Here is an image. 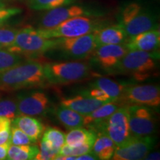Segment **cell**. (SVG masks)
Wrapping results in <instances>:
<instances>
[{
    "mask_svg": "<svg viewBox=\"0 0 160 160\" xmlns=\"http://www.w3.org/2000/svg\"><path fill=\"white\" fill-rule=\"evenodd\" d=\"M44 65L37 61L21 62L0 72V92H11L45 85Z\"/></svg>",
    "mask_w": 160,
    "mask_h": 160,
    "instance_id": "6da1fadb",
    "label": "cell"
},
{
    "mask_svg": "<svg viewBox=\"0 0 160 160\" xmlns=\"http://www.w3.org/2000/svg\"><path fill=\"white\" fill-rule=\"evenodd\" d=\"M159 54L155 51H128L120 59L113 71L131 75L137 81L151 77L157 69Z\"/></svg>",
    "mask_w": 160,
    "mask_h": 160,
    "instance_id": "7a4b0ae2",
    "label": "cell"
},
{
    "mask_svg": "<svg viewBox=\"0 0 160 160\" xmlns=\"http://www.w3.org/2000/svg\"><path fill=\"white\" fill-rule=\"evenodd\" d=\"M119 25L128 37H133L158 28L157 16L140 3L131 2L122 10Z\"/></svg>",
    "mask_w": 160,
    "mask_h": 160,
    "instance_id": "3957f363",
    "label": "cell"
},
{
    "mask_svg": "<svg viewBox=\"0 0 160 160\" xmlns=\"http://www.w3.org/2000/svg\"><path fill=\"white\" fill-rule=\"evenodd\" d=\"M47 82L53 85H68L80 82L91 76L88 63L80 62L48 63L44 65Z\"/></svg>",
    "mask_w": 160,
    "mask_h": 160,
    "instance_id": "277c9868",
    "label": "cell"
},
{
    "mask_svg": "<svg viewBox=\"0 0 160 160\" xmlns=\"http://www.w3.org/2000/svg\"><path fill=\"white\" fill-rule=\"evenodd\" d=\"M57 45V39L43 37L39 30L31 26L18 31L15 40L8 51L23 56H37L51 51Z\"/></svg>",
    "mask_w": 160,
    "mask_h": 160,
    "instance_id": "5b68a950",
    "label": "cell"
},
{
    "mask_svg": "<svg viewBox=\"0 0 160 160\" xmlns=\"http://www.w3.org/2000/svg\"><path fill=\"white\" fill-rule=\"evenodd\" d=\"M101 24L97 20L86 16L70 18L53 28L38 29L43 37L48 39L73 38L92 33L100 28Z\"/></svg>",
    "mask_w": 160,
    "mask_h": 160,
    "instance_id": "8992f818",
    "label": "cell"
},
{
    "mask_svg": "<svg viewBox=\"0 0 160 160\" xmlns=\"http://www.w3.org/2000/svg\"><path fill=\"white\" fill-rule=\"evenodd\" d=\"M97 48L93 33L73 38H59L53 49L59 51L62 57L72 59H84L92 55Z\"/></svg>",
    "mask_w": 160,
    "mask_h": 160,
    "instance_id": "52a82bcc",
    "label": "cell"
},
{
    "mask_svg": "<svg viewBox=\"0 0 160 160\" xmlns=\"http://www.w3.org/2000/svg\"><path fill=\"white\" fill-rule=\"evenodd\" d=\"M131 135L151 136L157 130V118L148 106L132 105L128 107Z\"/></svg>",
    "mask_w": 160,
    "mask_h": 160,
    "instance_id": "ba28073f",
    "label": "cell"
},
{
    "mask_svg": "<svg viewBox=\"0 0 160 160\" xmlns=\"http://www.w3.org/2000/svg\"><path fill=\"white\" fill-rule=\"evenodd\" d=\"M104 133L112 139L116 146L125 143L131 137L128 107H119L102 125L98 133Z\"/></svg>",
    "mask_w": 160,
    "mask_h": 160,
    "instance_id": "9c48e42d",
    "label": "cell"
},
{
    "mask_svg": "<svg viewBox=\"0 0 160 160\" xmlns=\"http://www.w3.org/2000/svg\"><path fill=\"white\" fill-rule=\"evenodd\" d=\"M155 142V139L151 136H131L125 143L116 147L111 159L139 160L145 159L153 148Z\"/></svg>",
    "mask_w": 160,
    "mask_h": 160,
    "instance_id": "30bf717a",
    "label": "cell"
},
{
    "mask_svg": "<svg viewBox=\"0 0 160 160\" xmlns=\"http://www.w3.org/2000/svg\"><path fill=\"white\" fill-rule=\"evenodd\" d=\"M119 99L133 105L158 107L160 105V89L154 85L126 86Z\"/></svg>",
    "mask_w": 160,
    "mask_h": 160,
    "instance_id": "8fae6325",
    "label": "cell"
},
{
    "mask_svg": "<svg viewBox=\"0 0 160 160\" xmlns=\"http://www.w3.org/2000/svg\"><path fill=\"white\" fill-rule=\"evenodd\" d=\"M17 99L19 116L39 117L44 115L50 105L46 93L39 91L22 93L18 96Z\"/></svg>",
    "mask_w": 160,
    "mask_h": 160,
    "instance_id": "7c38bea8",
    "label": "cell"
},
{
    "mask_svg": "<svg viewBox=\"0 0 160 160\" xmlns=\"http://www.w3.org/2000/svg\"><path fill=\"white\" fill-rule=\"evenodd\" d=\"M91 12L79 5L63 6L49 10L42 16L39 22V29L53 28L70 18L79 16H91Z\"/></svg>",
    "mask_w": 160,
    "mask_h": 160,
    "instance_id": "4fadbf2b",
    "label": "cell"
},
{
    "mask_svg": "<svg viewBox=\"0 0 160 160\" xmlns=\"http://www.w3.org/2000/svg\"><path fill=\"white\" fill-rule=\"evenodd\" d=\"M128 51L125 46L122 45H104L97 46L92 54L102 68L111 71L114 70Z\"/></svg>",
    "mask_w": 160,
    "mask_h": 160,
    "instance_id": "5bb4252c",
    "label": "cell"
},
{
    "mask_svg": "<svg viewBox=\"0 0 160 160\" xmlns=\"http://www.w3.org/2000/svg\"><path fill=\"white\" fill-rule=\"evenodd\" d=\"M160 44L159 28L128 37L124 45L128 51H157Z\"/></svg>",
    "mask_w": 160,
    "mask_h": 160,
    "instance_id": "9a60e30c",
    "label": "cell"
},
{
    "mask_svg": "<svg viewBox=\"0 0 160 160\" xmlns=\"http://www.w3.org/2000/svg\"><path fill=\"white\" fill-rule=\"evenodd\" d=\"M96 45H122L125 43L128 36L122 26L118 25L100 28L93 32Z\"/></svg>",
    "mask_w": 160,
    "mask_h": 160,
    "instance_id": "2e32d148",
    "label": "cell"
},
{
    "mask_svg": "<svg viewBox=\"0 0 160 160\" xmlns=\"http://www.w3.org/2000/svg\"><path fill=\"white\" fill-rule=\"evenodd\" d=\"M106 102L81 93L71 98H64L61 100L60 105L77 111L80 114L85 116L91 113L99 106Z\"/></svg>",
    "mask_w": 160,
    "mask_h": 160,
    "instance_id": "e0dca14e",
    "label": "cell"
},
{
    "mask_svg": "<svg viewBox=\"0 0 160 160\" xmlns=\"http://www.w3.org/2000/svg\"><path fill=\"white\" fill-rule=\"evenodd\" d=\"M119 106L116 102H108L99 106L91 113L84 116V125L98 133L104 122L117 110Z\"/></svg>",
    "mask_w": 160,
    "mask_h": 160,
    "instance_id": "ac0fdd59",
    "label": "cell"
},
{
    "mask_svg": "<svg viewBox=\"0 0 160 160\" xmlns=\"http://www.w3.org/2000/svg\"><path fill=\"white\" fill-rule=\"evenodd\" d=\"M13 125L21 129L33 142L38 141L44 132V126L39 119L30 116L20 115L13 120Z\"/></svg>",
    "mask_w": 160,
    "mask_h": 160,
    "instance_id": "d6986e66",
    "label": "cell"
},
{
    "mask_svg": "<svg viewBox=\"0 0 160 160\" xmlns=\"http://www.w3.org/2000/svg\"><path fill=\"white\" fill-rule=\"evenodd\" d=\"M116 145L108 136L104 133H97L91 152L98 159H111L114 153Z\"/></svg>",
    "mask_w": 160,
    "mask_h": 160,
    "instance_id": "ffe728a7",
    "label": "cell"
},
{
    "mask_svg": "<svg viewBox=\"0 0 160 160\" xmlns=\"http://www.w3.org/2000/svg\"><path fill=\"white\" fill-rule=\"evenodd\" d=\"M54 113L58 121L66 129L71 130L84 126V116L77 111L60 105L55 110Z\"/></svg>",
    "mask_w": 160,
    "mask_h": 160,
    "instance_id": "44dd1931",
    "label": "cell"
},
{
    "mask_svg": "<svg viewBox=\"0 0 160 160\" xmlns=\"http://www.w3.org/2000/svg\"><path fill=\"white\" fill-rule=\"evenodd\" d=\"M97 133L93 130H88L83 128L71 129L65 135V144L71 147H77L88 144L93 145Z\"/></svg>",
    "mask_w": 160,
    "mask_h": 160,
    "instance_id": "7402d4cb",
    "label": "cell"
},
{
    "mask_svg": "<svg viewBox=\"0 0 160 160\" xmlns=\"http://www.w3.org/2000/svg\"><path fill=\"white\" fill-rule=\"evenodd\" d=\"M126 86L106 77L97 78L91 84V87L97 88L105 92L113 102H117L120 99Z\"/></svg>",
    "mask_w": 160,
    "mask_h": 160,
    "instance_id": "603a6c76",
    "label": "cell"
},
{
    "mask_svg": "<svg viewBox=\"0 0 160 160\" xmlns=\"http://www.w3.org/2000/svg\"><path fill=\"white\" fill-rule=\"evenodd\" d=\"M39 152L37 145H10L7 159L9 160H31L34 159Z\"/></svg>",
    "mask_w": 160,
    "mask_h": 160,
    "instance_id": "cb8c5ba5",
    "label": "cell"
},
{
    "mask_svg": "<svg viewBox=\"0 0 160 160\" xmlns=\"http://www.w3.org/2000/svg\"><path fill=\"white\" fill-rule=\"evenodd\" d=\"M75 0H28L29 8L34 11H49L71 5Z\"/></svg>",
    "mask_w": 160,
    "mask_h": 160,
    "instance_id": "d4e9b609",
    "label": "cell"
},
{
    "mask_svg": "<svg viewBox=\"0 0 160 160\" xmlns=\"http://www.w3.org/2000/svg\"><path fill=\"white\" fill-rule=\"evenodd\" d=\"M42 139L45 140L56 148L60 149L65 144V134L57 128L49 127L44 131Z\"/></svg>",
    "mask_w": 160,
    "mask_h": 160,
    "instance_id": "484cf974",
    "label": "cell"
},
{
    "mask_svg": "<svg viewBox=\"0 0 160 160\" xmlns=\"http://www.w3.org/2000/svg\"><path fill=\"white\" fill-rule=\"evenodd\" d=\"M18 116L19 113L17 99L6 98L0 99V117H6L13 121Z\"/></svg>",
    "mask_w": 160,
    "mask_h": 160,
    "instance_id": "4316f807",
    "label": "cell"
},
{
    "mask_svg": "<svg viewBox=\"0 0 160 160\" xmlns=\"http://www.w3.org/2000/svg\"><path fill=\"white\" fill-rule=\"evenodd\" d=\"M22 62L23 59L20 55L0 48V72L11 68Z\"/></svg>",
    "mask_w": 160,
    "mask_h": 160,
    "instance_id": "83f0119b",
    "label": "cell"
},
{
    "mask_svg": "<svg viewBox=\"0 0 160 160\" xmlns=\"http://www.w3.org/2000/svg\"><path fill=\"white\" fill-rule=\"evenodd\" d=\"M59 149L52 146L45 140L42 139L40 142L39 152L36 156L37 160H50L54 159L55 157L59 154Z\"/></svg>",
    "mask_w": 160,
    "mask_h": 160,
    "instance_id": "f1b7e54d",
    "label": "cell"
},
{
    "mask_svg": "<svg viewBox=\"0 0 160 160\" xmlns=\"http://www.w3.org/2000/svg\"><path fill=\"white\" fill-rule=\"evenodd\" d=\"M19 30L14 28L0 25V47L8 48L14 42Z\"/></svg>",
    "mask_w": 160,
    "mask_h": 160,
    "instance_id": "f546056e",
    "label": "cell"
},
{
    "mask_svg": "<svg viewBox=\"0 0 160 160\" xmlns=\"http://www.w3.org/2000/svg\"><path fill=\"white\" fill-rule=\"evenodd\" d=\"M11 144L14 145H29L33 144L31 138L24 132L13 125L11 127Z\"/></svg>",
    "mask_w": 160,
    "mask_h": 160,
    "instance_id": "4dcf8cb0",
    "label": "cell"
},
{
    "mask_svg": "<svg viewBox=\"0 0 160 160\" xmlns=\"http://www.w3.org/2000/svg\"><path fill=\"white\" fill-rule=\"evenodd\" d=\"M92 145L88 144L77 146V147H71L68 145H63L60 148L59 154L64 156H75L79 157L80 155H82L84 153H90L91 151Z\"/></svg>",
    "mask_w": 160,
    "mask_h": 160,
    "instance_id": "1f68e13d",
    "label": "cell"
},
{
    "mask_svg": "<svg viewBox=\"0 0 160 160\" xmlns=\"http://www.w3.org/2000/svg\"><path fill=\"white\" fill-rule=\"evenodd\" d=\"M82 93L85 96H88V97L99 100V101L105 102H113V100L111 99V98L105 92H104L102 90L97 88L91 87V88H90L89 90H86L85 91L82 92Z\"/></svg>",
    "mask_w": 160,
    "mask_h": 160,
    "instance_id": "d6a6232c",
    "label": "cell"
},
{
    "mask_svg": "<svg viewBox=\"0 0 160 160\" xmlns=\"http://www.w3.org/2000/svg\"><path fill=\"white\" fill-rule=\"evenodd\" d=\"M22 10L18 8H10L0 9V25L5 23L10 18L19 14Z\"/></svg>",
    "mask_w": 160,
    "mask_h": 160,
    "instance_id": "836d02e7",
    "label": "cell"
},
{
    "mask_svg": "<svg viewBox=\"0 0 160 160\" xmlns=\"http://www.w3.org/2000/svg\"><path fill=\"white\" fill-rule=\"evenodd\" d=\"M11 128L0 131V145L10 143L11 144Z\"/></svg>",
    "mask_w": 160,
    "mask_h": 160,
    "instance_id": "e575fe53",
    "label": "cell"
},
{
    "mask_svg": "<svg viewBox=\"0 0 160 160\" xmlns=\"http://www.w3.org/2000/svg\"><path fill=\"white\" fill-rule=\"evenodd\" d=\"M11 123L12 121L11 119L6 117H0V131L6 128H10L11 127Z\"/></svg>",
    "mask_w": 160,
    "mask_h": 160,
    "instance_id": "d590c367",
    "label": "cell"
},
{
    "mask_svg": "<svg viewBox=\"0 0 160 160\" xmlns=\"http://www.w3.org/2000/svg\"><path fill=\"white\" fill-rule=\"evenodd\" d=\"M10 145H11L10 143L0 145V160L7 159L8 151Z\"/></svg>",
    "mask_w": 160,
    "mask_h": 160,
    "instance_id": "8d00e7d4",
    "label": "cell"
},
{
    "mask_svg": "<svg viewBox=\"0 0 160 160\" xmlns=\"http://www.w3.org/2000/svg\"><path fill=\"white\" fill-rule=\"evenodd\" d=\"M98 159L97 157H96L91 152L87 153H84L82 155H80L79 157H77L76 160H96Z\"/></svg>",
    "mask_w": 160,
    "mask_h": 160,
    "instance_id": "74e56055",
    "label": "cell"
},
{
    "mask_svg": "<svg viewBox=\"0 0 160 160\" xmlns=\"http://www.w3.org/2000/svg\"><path fill=\"white\" fill-rule=\"evenodd\" d=\"M159 152H154V153H148L146 157H145V159H159L160 156H159Z\"/></svg>",
    "mask_w": 160,
    "mask_h": 160,
    "instance_id": "f35d334b",
    "label": "cell"
},
{
    "mask_svg": "<svg viewBox=\"0 0 160 160\" xmlns=\"http://www.w3.org/2000/svg\"><path fill=\"white\" fill-rule=\"evenodd\" d=\"M5 8V4L4 3L2 0H0V9H3Z\"/></svg>",
    "mask_w": 160,
    "mask_h": 160,
    "instance_id": "ab89813d",
    "label": "cell"
},
{
    "mask_svg": "<svg viewBox=\"0 0 160 160\" xmlns=\"http://www.w3.org/2000/svg\"><path fill=\"white\" fill-rule=\"evenodd\" d=\"M0 48H2V47H0Z\"/></svg>",
    "mask_w": 160,
    "mask_h": 160,
    "instance_id": "60d3db41",
    "label": "cell"
}]
</instances>
